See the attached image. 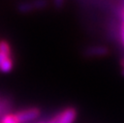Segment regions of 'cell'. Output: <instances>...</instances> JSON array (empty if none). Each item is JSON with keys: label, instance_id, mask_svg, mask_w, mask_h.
Wrapping results in <instances>:
<instances>
[{"label": "cell", "instance_id": "6da1fadb", "mask_svg": "<svg viewBox=\"0 0 124 123\" xmlns=\"http://www.w3.org/2000/svg\"><path fill=\"white\" fill-rule=\"evenodd\" d=\"M14 68V60L12 58V49L10 44L5 41H0V72L4 74L10 73Z\"/></svg>", "mask_w": 124, "mask_h": 123}, {"label": "cell", "instance_id": "7a4b0ae2", "mask_svg": "<svg viewBox=\"0 0 124 123\" xmlns=\"http://www.w3.org/2000/svg\"><path fill=\"white\" fill-rule=\"evenodd\" d=\"M78 116V111L73 107H68L57 112L46 123H75Z\"/></svg>", "mask_w": 124, "mask_h": 123}, {"label": "cell", "instance_id": "3957f363", "mask_svg": "<svg viewBox=\"0 0 124 123\" xmlns=\"http://www.w3.org/2000/svg\"><path fill=\"white\" fill-rule=\"evenodd\" d=\"M15 114L19 123H30L40 117L41 109L36 107H30L17 110L15 112Z\"/></svg>", "mask_w": 124, "mask_h": 123}, {"label": "cell", "instance_id": "277c9868", "mask_svg": "<svg viewBox=\"0 0 124 123\" xmlns=\"http://www.w3.org/2000/svg\"><path fill=\"white\" fill-rule=\"evenodd\" d=\"M108 52L106 46H92L86 50V54L90 56H103Z\"/></svg>", "mask_w": 124, "mask_h": 123}, {"label": "cell", "instance_id": "5b68a950", "mask_svg": "<svg viewBox=\"0 0 124 123\" xmlns=\"http://www.w3.org/2000/svg\"><path fill=\"white\" fill-rule=\"evenodd\" d=\"M0 123H19L16 117L15 112H8L0 117Z\"/></svg>", "mask_w": 124, "mask_h": 123}, {"label": "cell", "instance_id": "8992f818", "mask_svg": "<svg viewBox=\"0 0 124 123\" xmlns=\"http://www.w3.org/2000/svg\"><path fill=\"white\" fill-rule=\"evenodd\" d=\"M33 9H34L33 4H32V3H28V2L21 3V4L18 6V10H19L21 13H28V12H31Z\"/></svg>", "mask_w": 124, "mask_h": 123}, {"label": "cell", "instance_id": "52a82bcc", "mask_svg": "<svg viewBox=\"0 0 124 123\" xmlns=\"http://www.w3.org/2000/svg\"><path fill=\"white\" fill-rule=\"evenodd\" d=\"M32 4H33L34 9H42V8L46 7V0H35Z\"/></svg>", "mask_w": 124, "mask_h": 123}, {"label": "cell", "instance_id": "ba28073f", "mask_svg": "<svg viewBox=\"0 0 124 123\" xmlns=\"http://www.w3.org/2000/svg\"><path fill=\"white\" fill-rule=\"evenodd\" d=\"M119 38H120V42L122 44V46H124V23L122 22L119 28Z\"/></svg>", "mask_w": 124, "mask_h": 123}, {"label": "cell", "instance_id": "9c48e42d", "mask_svg": "<svg viewBox=\"0 0 124 123\" xmlns=\"http://www.w3.org/2000/svg\"><path fill=\"white\" fill-rule=\"evenodd\" d=\"M53 1H54V4H55V6H56L57 8L62 7V5H63V3H64V0H53Z\"/></svg>", "mask_w": 124, "mask_h": 123}, {"label": "cell", "instance_id": "30bf717a", "mask_svg": "<svg viewBox=\"0 0 124 123\" xmlns=\"http://www.w3.org/2000/svg\"><path fill=\"white\" fill-rule=\"evenodd\" d=\"M119 15L121 17V19L123 20V23H124V6L121 7V9L119 10Z\"/></svg>", "mask_w": 124, "mask_h": 123}, {"label": "cell", "instance_id": "8fae6325", "mask_svg": "<svg viewBox=\"0 0 124 123\" xmlns=\"http://www.w3.org/2000/svg\"><path fill=\"white\" fill-rule=\"evenodd\" d=\"M120 64H121L122 68H124V57H122V58H121V60H120Z\"/></svg>", "mask_w": 124, "mask_h": 123}, {"label": "cell", "instance_id": "7c38bea8", "mask_svg": "<svg viewBox=\"0 0 124 123\" xmlns=\"http://www.w3.org/2000/svg\"><path fill=\"white\" fill-rule=\"evenodd\" d=\"M121 73H122V76H124V68H122V71H121Z\"/></svg>", "mask_w": 124, "mask_h": 123}, {"label": "cell", "instance_id": "4fadbf2b", "mask_svg": "<svg viewBox=\"0 0 124 123\" xmlns=\"http://www.w3.org/2000/svg\"><path fill=\"white\" fill-rule=\"evenodd\" d=\"M38 123H46L45 121H41V122H38Z\"/></svg>", "mask_w": 124, "mask_h": 123}]
</instances>
